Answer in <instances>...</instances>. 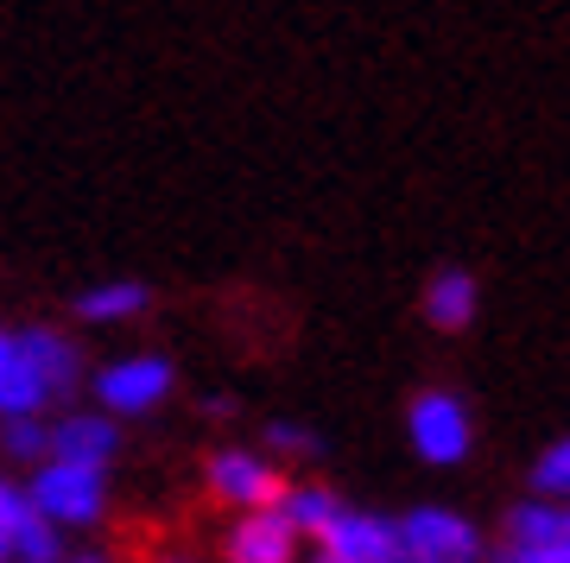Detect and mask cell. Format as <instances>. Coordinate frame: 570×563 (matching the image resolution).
Returning <instances> with one entry per match:
<instances>
[{"label": "cell", "mask_w": 570, "mask_h": 563, "mask_svg": "<svg viewBox=\"0 0 570 563\" xmlns=\"http://www.w3.org/2000/svg\"><path fill=\"white\" fill-rule=\"evenodd\" d=\"M39 405H45V386H39V374H32V362H26L20 336L0 329V418H26V412H39Z\"/></svg>", "instance_id": "cell-11"}, {"label": "cell", "mask_w": 570, "mask_h": 563, "mask_svg": "<svg viewBox=\"0 0 570 563\" xmlns=\"http://www.w3.org/2000/svg\"><path fill=\"white\" fill-rule=\"evenodd\" d=\"M475 310H482V285H475V273H463V266H444V273L425 285V323L431 329L456 336V329L475 323Z\"/></svg>", "instance_id": "cell-10"}, {"label": "cell", "mask_w": 570, "mask_h": 563, "mask_svg": "<svg viewBox=\"0 0 570 563\" xmlns=\"http://www.w3.org/2000/svg\"><path fill=\"white\" fill-rule=\"evenodd\" d=\"M489 563H570V532L539 539V544H494Z\"/></svg>", "instance_id": "cell-19"}, {"label": "cell", "mask_w": 570, "mask_h": 563, "mask_svg": "<svg viewBox=\"0 0 570 563\" xmlns=\"http://www.w3.org/2000/svg\"><path fill=\"white\" fill-rule=\"evenodd\" d=\"M121 450V431L108 412H70V418L51 424V456L58 463H82V468H108Z\"/></svg>", "instance_id": "cell-8"}, {"label": "cell", "mask_w": 570, "mask_h": 563, "mask_svg": "<svg viewBox=\"0 0 570 563\" xmlns=\"http://www.w3.org/2000/svg\"><path fill=\"white\" fill-rule=\"evenodd\" d=\"M7 456H20V463H45L51 456V424H39V412H26V418H7Z\"/></svg>", "instance_id": "cell-17"}, {"label": "cell", "mask_w": 570, "mask_h": 563, "mask_svg": "<svg viewBox=\"0 0 570 563\" xmlns=\"http://www.w3.org/2000/svg\"><path fill=\"white\" fill-rule=\"evenodd\" d=\"M146 304H153V292L140 279H108V285H89L77 298V317L82 323H127V317H140Z\"/></svg>", "instance_id": "cell-12"}, {"label": "cell", "mask_w": 570, "mask_h": 563, "mask_svg": "<svg viewBox=\"0 0 570 563\" xmlns=\"http://www.w3.org/2000/svg\"><path fill=\"white\" fill-rule=\"evenodd\" d=\"M20 348H26V362H32V374H39L45 399H70L82 386V355L63 329H20Z\"/></svg>", "instance_id": "cell-9"}, {"label": "cell", "mask_w": 570, "mask_h": 563, "mask_svg": "<svg viewBox=\"0 0 570 563\" xmlns=\"http://www.w3.org/2000/svg\"><path fill=\"white\" fill-rule=\"evenodd\" d=\"M393 525H400V563H489L475 520L450 513V506H412Z\"/></svg>", "instance_id": "cell-3"}, {"label": "cell", "mask_w": 570, "mask_h": 563, "mask_svg": "<svg viewBox=\"0 0 570 563\" xmlns=\"http://www.w3.org/2000/svg\"><path fill=\"white\" fill-rule=\"evenodd\" d=\"M209 494L223 506H235V513H261V506H279L285 501V475L266 456H254V450H216L209 456Z\"/></svg>", "instance_id": "cell-5"}, {"label": "cell", "mask_w": 570, "mask_h": 563, "mask_svg": "<svg viewBox=\"0 0 570 563\" xmlns=\"http://www.w3.org/2000/svg\"><path fill=\"white\" fill-rule=\"evenodd\" d=\"M70 563H108V557H96V551H82V557H70Z\"/></svg>", "instance_id": "cell-21"}, {"label": "cell", "mask_w": 570, "mask_h": 563, "mask_svg": "<svg viewBox=\"0 0 570 563\" xmlns=\"http://www.w3.org/2000/svg\"><path fill=\"white\" fill-rule=\"evenodd\" d=\"M32 520V501H26V487L0 482V563H13V539H20V525Z\"/></svg>", "instance_id": "cell-18"}, {"label": "cell", "mask_w": 570, "mask_h": 563, "mask_svg": "<svg viewBox=\"0 0 570 563\" xmlns=\"http://www.w3.org/2000/svg\"><path fill=\"white\" fill-rule=\"evenodd\" d=\"M178 386V367L165 355H127V362H108L96 374V405L108 418H140L153 405H165V393Z\"/></svg>", "instance_id": "cell-4"}, {"label": "cell", "mask_w": 570, "mask_h": 563, "mask_svg": "<svg viewBox=\"0 0 570 563\" xmlns=\"http://www.w3.org/2000/svg\"><path fill=\"white\" fill-rule=\"evenodd\" d=\"M13 563H63V539H58V525L32 513V520L20 525V539H13Z\"/></svg>", "instance_id": "cell-16"}, {"label": "cell", "mask_w": 570, "mask_h": 563, "mask_svg": "<svg viewBox=\"0 0 570 563\" xmlns=\"http://www.w3.org/2000/svg\"><path fill=\"white\" fill-rule=\"evenodd\" d=\"M532 494H539V501L570 506V437H558L546 456L532 463Z\"/></svg>", "instance_id": "cell-15"}, {"label": "cell", "mask_w": 570, "mask_h": 563, "mask_svg": "<svg viewBox=\"0 0 570 563\" xmlns=\"http://www.w3.org/2000/svg\"><path fill=\"white\" fill-rule=\"evenodd\" d=\"M311 544L336 563H400V525L381 513H362V506H343Z\"/></svg>", "instance_id": "cell-6"}, {"label": "cell", "mask_w": 570, "mask_h": 563, "mask_svg": "<svg viewBox=\"0 0 570 563\" xmlns=\"http://www.w3.org/2000/svg\"><path fill=\"white\" fill-rule=\"evenodd\" d=\"M26 501H32L39 520H51L58 532H70V525H96V520H102V513H108V487H102V468L45 456L39 475L26 482Z\"/></svg>", "instance_id": "cell-1"}, {"label": "cell", "mask_w": 570, "mask_h": 563, "mask_svg": "<svg viewBox=\"0 0 570 563\" xmlns=\"http://www.w3.org/2000/svg\"><path fill=\"white\" fill-rule=\"evenodd\" d=\"M298 551H305V539H298V525L285 520L279 506L242 513L223 539V563H298Z\"/></svg>", "instance_id": "cell-7"}, {"label": "cell", "mask_w": 570, "mask_h": 563, "mask_svg": "<svg viewBox=\"0 0 570 563\" xmlns=\"http://www.w3.org/2000/svg\"><path fill=\"white\" fill-rule=\"evenodd\" d=\"M558 532H570V506L558 501H513L508 520H501V544H539V539H558Z\"/></svg>", "instance_id": "cell-13"}, {"label": "cell", "mask_w": 570, "mask_h": 563, "mask_svg": "<svg viewBox=\"0 0 570 563\" xmlns=\"http://www.w3.org/2000/svg\"><path fill=\"white\" fill-rule=\"evenodd\" d=\"M266 443L279 450V456H317V437H311L305 424H266Z\"/></svg>", "instance_id": "cell-20"}, {"label": "cell", "mask_w": 570, "mask_h": 563, "mask_svg": "<svg viewBox=\"0 0 570 563\" xmlns=\"http://www.w3.org/2000/svg\"><path fill=\"white\" fill-rule=\"evenodd\" d=\"M311 563H336V557H324V551H317V557H311Z\"/></svg>", "instance_id": "cell-22"}, {"label": "cell", "mask_w": 570, "mask_h": 563, "mask_svg": "<svg viewBox=\"0 0 570 563\" xmlns=\"http://www.w3.org/2000/svg\"><path fill=\"white\" fill-rule=\"evenodd\" d=\"M279 513L292 525H298V539H317V532H324L330 520H336V513H343V501H336V494H330V487H317V482H305V487H285V501H279Z\"/></svg>", "instance_id": "cell-14"}, {"label": "cell", "mask_w": 570, "mask_h": 563, "mask_svg": "<svg viewBox=\"0 0 570 563\" xmlns=\"http://www.w3.org/2000/svg\"><path fill=\"white\" fill-rule=\"evenodd\" d=\"M406 437H412V450H419V463L456 468V463H469V450H475V418H469V405L456 399L450 386H425V393L406 405Z\"/></svg>", "instance_id": "cell-2"}]
</instances>
